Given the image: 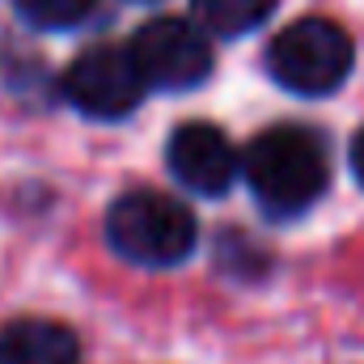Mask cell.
<instances>
[{
	"mask_svg": "<svg viewBox=\"0 0 364 364\" xmlns=\"http://www.w3.org/2000/svg\"><path fill=\"white\" fill-rule=\"evenodd\" d=\"M127 47H132L149 90L186 93L195 85H203L208 73H212L208 30L186 21V17H153V21H144Z\"/></svg>",
	"mask_w": 364,
	"mask_h": 364,
	"instance_id": "cell-5",
	"label": "cell"
},
{
	"mask_svg": "<svg viewBox=\"0 0 364 364\" xmlns=\"http://www.w3.org/2000/svg\"><path fill=\"white\" fill-rule=\"evenodd\" d=\"M352 174L364 186V127L356 132V140H352Z\"/></svg>",
	"mask_w": 364,
	"mask_h": 364,
	"instance_id": "cell-10",
	"label": "cell"
},
{
	"mask_svg": "<svg viewBox=\"0 0 364 364\" xmlns=\"http://www.w3.org/2000/svg\"><path fill=\"white\" fill-rule=\"evenodd\" d=\"M275 4L279 0H191L199 26L220 38H242V34L259 30L275 13Z\"/></svg>",
	"mask_w": 364,
	"mask_h": 364,
	"instance_id": "cell-8",
	"label": "cell"
},
{
	"mask_svg": "<svg viewBox=\"0 0 364 364\" xmlns=\"http://www.w3.org/2000/svg\"><path fill=\"white\" fill-rule=\"evenodd\" d=\"M166 166L191 195L220 199L242 174V153L216 123H182L166 144Z\"/></svg>",
	"mask_w": 364,
	"mask_h": 364,
	"instance_id": "cell-6",
	"label": "cell"
},
{
	"mask_svg": "<svg viewBox=\"0 0 364 364\" xmlns=\"http://www.w3.org/2000/svg\"><path fill=\"white\" fill-rule=\"evenodd\" d=\"M242 178L255 191L259 208L272 216H301L309 212L326 182H331V157L318 132L309 127H267L259 132L242 153Z\"/></svg>",
	"mask_w": 364,
	"mask_h": 364,
	"instance_id": "cell-1",
	"label": "cell"
},
{
	"mask_svg": "<svg viewBox=\"0 0 364 364\" xmlns=\"http://www.w3.org/2000/svg\"><path fill=\"white\" fill-rule=\"evenodd\" d=\"M60 90L68 97V106L81 110L85 119L114 123V119H127V114L144 102L149 81H144V73H140L132 47H123V43H102V47L81 51V55L68 64Z\"/></svg>",
	"mask_w": 364,
	"mask_h": 364,
	"instance_id": "cell-4",
	"label": "cell"
},
{
	"mask_svg": "<svg viewBox=\"0 0 364 364\" xmlns=\"http://www.w3.org/2000/svg\"><path fill=\"white\" fill-rule=\"evenodd\" d=\"M356 68L352 34L331 17H301L284 26L267 47V73L296 97H326Z\"/></svg>",
	"mask_w": 364,
	"mask_h": 364,
	"instance_id": "cell-3",
	"label": "cell"
},
{
	"mask_svg": "<svg viewBox=\"0 0 364 364\" xmlns=\"http://www.w3.org/2000/svg\"><path fill=\"white\" fill-rule=\"evenodd\" d=\"M106 242L110 250L144 272H166L191 259L199 242L195 212L161 191H127L106 212Z\"/></svg>",
	"mask_w": 364,
	"mask_h": 364,
	"instance_id": "cell-2",
	"label": "cell"
},
{
	"mask_svg": "<svg viewBox=\"0 0 364 364\" xmlns=\"http://www.w3.org/2000/svg\"><path fill=\"white\" fill-rule=\"evenodd\" d=\"M21 21H30L34 30H73L93 13L97 0H13Z\"/></svg>",
	"mask_w": 364,
	"mask_h": 364,
	"instance_id": "cell-9",
	"label": "cell"
},
{
	"mask_svg": "<svg viewBox=\"0 0 364 364\" xmlns=\"http://www.w3.org/2000/svg\"><path fill=\"white\" fill-rule=\"evenodd\" d=\"M81 343L64 322L17 318L0 326V364H77Z\"/></svg>",
	"mask_w": 364,
	"mask_h": 364,
	"instance_id": "cell-7",
	"label": "cell"
}]
</instances>
